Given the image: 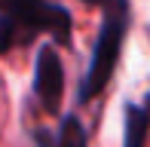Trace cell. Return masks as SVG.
Wrapping results in <instances>:
<instances>
[{"label":"cell","mask_w":150,"mask_h":147,"mask_svg":"<svg viewBox=\"0 0 150 147\" xmlns=\"http://www.w3.org/2000/svg\"><path fill=\"white\" fill-rule=\"evenodd\" d=\"M104 18H101V28L98 37H95L92 46V58H89V68H86V77L80 83V104H89L101 92L107 89L113 71L120 64L122 55V40H126L129 31V0H104Z\"/></svg>","instance_id":"1"},{"label":"cell","mask_w":150,"mask_h":147,"mask_svg":"<svg viewBox=\"0 0 150 147\" xmlns=\"http://www.w3.org/2000/svg\"><path fill=\"white\" fill-rule=\"evenodd\" d=\"M0 12L12 22L18 43L34 34H49L58 46H71V12L52 0H0Z\"/></svg>","instance_id":"2"},{"label":"cell","mask_w":150,"mask_h":147,"mask_svg":"<svg viewBox=\"0 0 150 147\" xmlns=\"http://www.w3.org/2000/svg\"><path fill=\"white\" fill-rule=\"evenodd\" d=\"M34 95L46 113H58L64 95V64L52 43H43L34 58Z\"/></svg>","instance_id":"3"},{"label":"cell","mask_w":150,"mask_h":147,"mask_svg":"<svg viewBox=\"0 0 150 147\" xmlns=\"http://www.w3.org/2000/svg\"><path fill=\"white\" fill-rule=\"evenodd\" d=\"M150 129V95L141 104H126V126H122V147H144Z\"/></svg>","instance_id":"4"},{"label":"cell","mask_w":150,"mask_h":147,"mask_svg":"<svg viewBox=\"0 0 150 147\" xmlns=\"http://www.w3.org/2000/svg\"><path fill=\"white\" fill-rule=\"evenodd\" d=\"M55 147H89L86 144V129H83V123H80L77 113H67V117L61 119Z\"/></svg>","instance_id":"5"},{"label":"cell","mask_w":150,"mask_h":147,"mask_svg":"<svg viewBox=\"0 0 150 147\" xmlns=\"http://www.w3.org/2000/svg\"><path fill=\"white\" fill-rule=\"evenodd\" d=\"M12 46H18V34H16V28H12V22L0 12V55L9 52Z\"/></svg>","instance_id":"6"},{"label":"cell","mask_w":150,"mask_h":147,"mask_svg":"<svg viewBox=\"0 0 150 147\" xmlns=\"http://www.w3.org/2000/svg\"><path fill=\"white\" fill-rule=\"evenodd\" d=\"M83 3H92V6H95V3H101V0H83Z\"/></svg>","instance_id":"7"}]
</instances>
